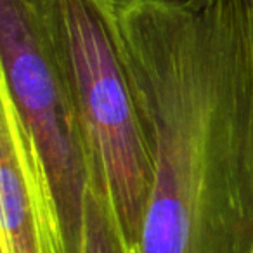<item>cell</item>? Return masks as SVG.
<instances>
[{"mask_svg": "<svg viewBox=\"0 0 253 253\" xmlns=\"http://www.w3.org/2000/svg\"><path fill=\"white\" fill-rule=\"evenodd\" d=\"M54 47L82 118L92 172L126 241L141 253L151 165L115 32L113 0H43Z\"/></svg>", "mask_w": 253, "mask_h": 253, "instance_id": "cell-3", "label": "cell"}, {"mask_svg": "<svg viewBox=\"0 0 253 253\" xmlns=\"http://www.w3.org/2000/svg\"><path fill=\"white\" fill-rule=\"evenodd\" d=\"M113 11L151 165L141 253H253V2Z\"/></svg>", "mask_w": 253, "mask_h": 253, "instance_id": "cell-1", "label": "cell"}, {"mask_svg": "<svg viewBox=\"0 0 253 253\" xmlns=\"http://www.w3.org/2000/svg\"><path fill=\"white\" fill-rule=\"evenodd\" d=\"M252 2H253V0H252Z\"/></svg>", "mask_w": 253, "mask_h": 253, "instance_id": "cell-7", "label": "cell"}, {"mask_svg": "<svg viewBox=\"0 0 253 253\" xmlns=\"http://www.w3.org/2000/svg\"><path fill=\"white\" fill-rule=\"evenodd\" d=\"M158 2H165V4H187L193 0H158Z\"/></svg>", "mask_w": 253, "mask_h": 253, "instance_id": "cell-6", "label": "cell"}, {"mask_svg": "<svg viewBox=\"0 0 253 253\" xmlns=\"http://www.w3.org/2000/svg\"><path fill=\"white\" fill-rule=\"evenodd\" d=\"M0 252L49 253L35 156L12 95L0 82Z\"/></svg>", "mask_w": 253, "mask_h": 253, "instance_id": "cell-4", "label": "cell"}, {"mask_svg": "<svg viewBox=\"0 0 253 253\" xmlns=\"http://www.w3.org/2000/svg\"><path fill=\"white\" fill-rule=\"evenodd\" d=\"M84 253H135L123 234L104 182L95 173L85 196Z\"/></svg>", "mask_w": 253, "mask_h": 253, "instance_id": "cell-5", "label": "cell"}, {"mask_svg": "<svg viewBox=\"0 0 253 253\" xmlns=\"http://www.w3.org/2000/svg\"><path fill=\"white\" fill-rule=\"evenodd\" d=\"M0 66L35 156L49 253H84L94 165L43 0H0Z\"/></svg>", "mask_w": 253, "mask_h": 253, "instance_id": "cell-2", "label": "cell"}]
</instances>
